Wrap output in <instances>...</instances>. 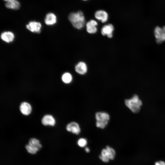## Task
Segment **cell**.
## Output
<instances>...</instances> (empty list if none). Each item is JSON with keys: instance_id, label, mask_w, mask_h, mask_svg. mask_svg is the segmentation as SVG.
I'll return each instance as SVG.
<instances>
[{"instance_id": "cell-1", "label": "cell", "mask_w": 165, "mask_h": 165, "mask_svg": "<svg viewBox=\"0 0 165 165\" xmlns=\"http://www.w3.org/2000/svg\"><path fill=\"white\" fill-rule=\"evenodd\" d=\"M68 19L73 26L78 29H82L86 24L85 17L81 11L70 13Z\"/></svg>"}, {"instance_id": "cell-2", "label": "cell", "mask_w": 165, "mask_h": 165, "mask_svg": "<svg viewBox=\"0 0 165 165\" xmlns=\"http://www.w3.org/2000/svg\"><path fill=\"white\" fill-rule=\"evenodd\" d=\"M125 103L126 106L134 113H137L139 112L142 105L141 101L136 94L130 99L125 100Z\"/></svg>"}, {"instance_id": "cell-3", "label": "cell", "mask_w": 165, "mask_h": 165, "mask_svg": "<svg viewBox=\"0 0 165 165\" xmlns=\"http://www.w3.org/2000/svg\"><path fill=\"white\" fill-rule=\"evenodd\" d=\"M42 147L40 141L35 138H30L25 146V148L28 152L31 155L36 154Z\"/></svg>"}, {"instance_id": "cell-4", "label": "cell", "mask_w": 165, "mask_h": 165, "mask_svg": "<svg viewBox=\"0 0 165 165\" xmlns=\"http://www.w3.org/2000/svg\"><path fill=\"white\" fill-rule=\"evenodd\" d=\"M96 126L99 128L104 129L108 125L110 119V116L105 112H97L95 113Z\"/></svg>"}, {"instance_id": "cell-5", "label": "cell", "mask_w": 165, "mask_h": 165, "mask_svg": "<svg viewBox=\"0 0 165 165\" xmlns=\"http://www.w3.org/2000/svg\"><path fill=\"white\" fill-rule=\"evenodd\" d=\"M116 155L115 150L111 147L107 146L101 151L99 158L102 161L105 163L108 162L110 160L114 159Z\"/></svg>"}, {"instance_id": "cell-6", "label": "cell", "mask_w": 165, "mask_h": 165, "mask_svg": "<svg viewBox=\"0 0 165 165\" xmlns=\"http://www.w3.org/2000/svg\"><path fill=\"white\" fill-rule=\"evenodd\" d=\"M154 36L156 42L158 44L165 41V26L162 27L156 26L154 30Z\"/></svg>"}, {"instance_id": "cell-7", "label": "cell", "mask_w": 165, "mask_h": 165, "mask_svg": "<svg viewBox=\"0 0 165 165\" xmlns=\"http://www.w3.org/2000/svg\"><path fill=\"white\" fill-rule=\"evenodd\" d=\"M42 124L44 126H54L56 123L55 118L51 114L44 115L41 119Z\"/></svg>"}, {"instance_id": "cell-8", "label": "cell", "mask_w": 165, "mask_h": 165, "mask_svg": "<svg viewBox=\"0 0 165 165\" xmlns=\"http://www.w3.org/2000/svg\"><path fill=\"white\" fill-rule=\"evenodd\" d=\"M19 109L22 114L25 116H28L31 113L32 108L29 103L24 101L20 103L19 106Z\"/></svg>"}, {"instance_id": "cell-9", "label": "cell", "mask_w": 165, "mask_h": 165, "mask_svg": "<svg viewBox=\"0 0 165 165\" xmlns=\"http://www.w3.org/2000/svg\"><path fill=\"white\" fill-rule=\"evenodd\" d=\"M95 18L101 21L102 23L106 22L108 18V13L103 9H99L96 11L94 14Z\"/></svg>"}, {"instance_id": "cell-10", "label": "cell", "mask_w": 165, "mask_h": 165, "mask_svg": "<svg viewBox=\"0 0 165 165\" xmlns=\"http://www.w3.org/2000/svg\"><path fill=\"white\" fill-rule=\"evenodd\" d=\"M114 29L113 25L111 24H108L102 27L101 29V33L102 35H106L108 38H111L113 37Z\"/></svg>"}, {"instance_id": "cell-11", "label": "cell", "mask_w": 165, "mask_h": 165, "mask_svg": "<svg viewBox=\"0 0 165 165\" xmlns=\"http://www.w3.org/2000/svg\"><path fill=\"white\" fill-rule=\"evenodd\" d=\"M66 130L75 134H79L81 129L79 124L75 122H72L68 123L66 126Z\"/></svg>"}, {"instance_id": "cell-12", "label": "cell", "mask_w": 165, "mask_h": 165, "mask_svg": "<svg viewBox=\"0 0 165 165\" xmlns=\"http://www.w3.org/2000/svg\"><path fill=\"white\" fill-rule=\"evenodd\" d=\"M97 25L98 23L96 20L93 19L90 20L86 24V31L90 34L96 33L97 30Z\"/></svg>"}, {"instance_id": "cell-13", "label": "cell", "mask_w": 165, "mask_h": 165, "mask_svg": "<svg viewBox=\"0 0 165 165\" xmlns=\"http://www.w3.org/2000/svg\"><path fill=\"white\" fill-rule=\"evenodd\" d=\"M27 29L33 32L40 33L42 27L41 24L36 21H31L26 26Z\"/></svg>"}, {"instance_id": "cell-14", "label": "cell", "mask_w": 165, "mask_h": 165, "mask_svg": "<svg viewBox=\"0 0 165 165\" xmlns=\"http://www.w3.org/2000/svg\"><path fill=\"white\" fill-rule=\"evenodd\" d=\"M87 67L86 63L83 61L79 62L75 66V70L78 74L84 75L87 71Z\"/></svg>"}, {"instance_id": "cell-15", "label": "cell", "mask_w": 165, "mask_h": 165, "mask_svg": "<svg viewBox=\"0 0 165 165\" xmlns=\"http://www.w3.org/2000/svg\"><path fill=\"white\" fill-rule=\"evenodd\" d=\"M57 21V16L54 13H52L47 14L45 19V24L48 25L54 24L56 23Z\"/></svg>"}, {"instance_id": "cell-16", "label": "cell", "mask_w": 165, "mask_h": 165, "mask_svg": "<svg viewBox=\"0 0 165 165\" xmlns=\"http://www.w3.org/2000/svg\"><path fill=\"white\" fill-rule=\"evenodd\" d=\"M1 39L4 42L9 43L12 42L14 38L13 33L10 31H5L2 33L1 35Z\"/></svg>"}, {"instance_id": "cell-17", "label": "cell", "mask_w": 165, "mask_h": 165, "mask_svg": "<svg viewBox=\"0 0 165 165\" xmlns=\"http://www.w3.org/2000/svg\"><path fill=\"white\" fill-rule=\"evenodd\" d=\"M5 6L8 9L14 10L18 9L20 6V3L17 0H15L10 2H6Z\"/></svg>"}, {"instance_id": "cell-18", "label": "cell", "mask_w": 165, "mask_h": 165, "mask_svg": "<svg viewBox=\"0 0 165 165\" xmlns=\"http://www.w3.org/2000/svg\"><path fill=\"white\" fill-rule=\"evenodd\" d=\"M72 75L68 72L64 73L61 76L62 81L64 83L66 84L70 83L72 82Z\"/></svg>"}, {"instance_id": "cell-19", "label": "cell", "mask_w": 165, "mask_h": 165, "mask_svg": "<svg viewBox=\"0 0 165 165\" xmlns=\"http://www.w3.org/2000/svg\"><path fill=\"white\" fill-rule=\"evenodd\" d=\"M87 141L84 138H79L77 142V144L80 147L83 148L85 147L87 144Z\"/></svg>"}, {"instance_id": "cell-20", "label": "cell", "mask_w": 165, "mask_h": 165, "mask_svg": "<svg viewBox=\"0 0 165 165\" xmlns=\"http://www.w3.org/2000/svg\"><path fill=\"white\" fill-rule=\"evenodd\" d=\"M155 165H165V162L162 161H160L156 162Z\"/></svg>"}, {"instance_id": "cell-21", "label": "cell", "mask_w": 165, "mask_h": 165, "mask_svg": "<svg viewBox=\"0 0 165 165\" xmlns=\"http://www.w3.org/2000/svg\"><path fill=\"white\" fill-rule=\"evenodd\" d=\"M85 152H89L90 151V149L88 147H86L85 148Z\"/></svg>"}, {"instance_id": "cell-22", "label": "cell", "mask_w": 165, "mask_h": 165, "mask_svg": "<svg viewBox=\"0 0 165 165\" xmlns=\"http://www.w3.org/2000/svg\"><path fill=\"white\" fill-rule=\"evenodd\" d=\"M3 0L5 1L6 2H10L12 1H14L15 0Z\"/></svg>"}, {"instance_id": "cell-23", "label": "cell", "mask_w": 165, "mask_h": 165, "mask_svg": "<svg viewBox=\"0 0 165 165\" xmlns=\"http://www.w3.org/2000/svg\"><path fill=\"white\" fill-rule=\"evenodd\" d=\"M82 0L83 1H88V0Z\"/></svg>"}]
</instances>
